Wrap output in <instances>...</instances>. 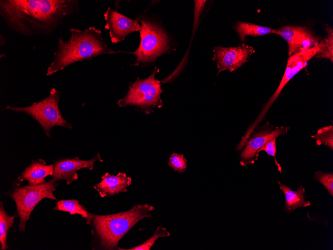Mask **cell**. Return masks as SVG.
I'll return each instance as SVG.
<instances>
[{
	"mask_svg": "<svg viewBox=\"0 0 333 250\" xmlns=\"http://www.w3.org/2000/svg\"><path fill=\"white\" fill-rule=\"evenodd\" d=\"M72 0H0V14L7 25L20 34H51L75 10Z\"/></svg>",
	"mask_w": 333,
	"mask_h": 250,
	"instance_id": "obj_1",
	"label": "cell"
},
{
	"mask_svg": "<svg viewBox=\"0 0 333 250\" xmlns=\"http://www.w3.org/2000/svg\"><path fill=\"white\" fill-rule=\"evenodd\" d=\"M70 31L71 35L68 41L58 38V48L46 75H51L78 61L115 53L104 42L101 31L93 26L84 30L72 28Z\"/></svg>",
	"mask_w": 333,
	"mask_h": 250,
	"instance_id": "obj_2",
	"label": "cell"
},
{
	"mask_svg": "<svg viewBox=\"0 0 333 250\" xmlns=\"http://www.w3.org/2000/svg\"><path fill=\"white\" fill-rule=\"evenodd\" d=\"M155 208L148 204L136 205L126 212L107 215L92 214L89 225L101 249L113 250L119 242L138 222L151 218Z\"/></svg>",
	"mask_w": 333,
	"mask_h": 250,
	"instance_id": "obj_3",
	"label": "cell"
},
{
	"mask_svg": "<svg viewBox=\"0 0 333 250\" xmlns=\"http://www.w3.org/2000/svg\"><path fill=\"white\" fill-rule=\"evenodd\" d=\"M60 94L55 88H52L44 99L33 102L27 107H16L7 106L5 109L15 112H23L36 120L41 126L46 136L50 137L51 129L54 126H61L68 129L72 128L70 123L62 116L59 108Z\"/></svg>",
	"mask_w": 333,
	"mask_h": 250,
	"instance_id": "obj_4",
	"label": "cell"
},
{
	"mask_svg": "<svg viewBox=\"0 0 333 250\" xmlns=\"http://www.w3.org/2000/svg\"><path fill=\"white\" fill-rule=\"evenodd\" d=\"M159 69L155 67L152 74L147 79H138L131 83L127 95L118 102L119 107L135 105L146 113L157 106L162 105L161 94L163 90L160 81L155 76Z\"/></svg>",
	"mask_w": 333,
	"mask_h": 250,
	"instance_id": "obj_5",
	"label": "cell"
},
{
	"mask_svg": "<svg viewBox=\"0 0 333 250\" xmlns=\"http://www.w3.org/2000/svg\"><path fill=\"white\" fill-rule=\"evenodd\" d=\"M57 185L53 178L41 184L24 186L14 189L10 196L16 205L20 232L25 231L26 223L31 212L42 199L47 198L57 200L53 192L55 191Z\"/></svg>",
	"mask_w": 333,
	"mask_h": 250,
	"instance_id": "obj_6",
	"label": "cell"
},
{
	"mask_svg": "<svg viewBox=\"0 0 333 250\" xmlns=\"http://www.w3.org/2000/svg\"><path fill=\"white\" fill-rule=\"evenodd\" d=\"M140 30L141 42L138 49L131 53L137 56L134 65L145 64L155 61L166 52L168 48V40L164 30L148 20H141Z\"/></svg>",
	"mask_w": 333,
	"mask_h": 250,
	"instance_id": "obj_7",
	"label": "cell"
},
{
	"mask_svg": "<svg viewBox=\"0 0 333 250\" xmlns=\"http://www.w3.org/2000/svg\"><path fill=\"white\" fill-rule=\"evenodd\" d=\"M324 47V41L323 39L317 46L307 50L299 51L289 56L283 76L278 88L263 106L255 123L246 134V136H249L256 125L264 119L269 108L279 97L287 83L300 70L307 66L308 61L312 58L322 52Z\"/></svg>",
	"mask_w": 333,
	"mask_h": 250,
	"instance_id": "obj_8",
	"label": "cell"
},
{
	"mask_svg": "<svg viewBox=\"0 0 333 250\" xmlns=\"http://www.w3.org/2000/svg\"><path fill=\"white\" fill-rule=\"evenodd\" d=\"M213 60L216 61L218 73L229 70L233 71L238 69L247 62L255 52L252 46L242 44L237 47H215L213 50Z\"/></svg>",
	"mask_w": 333,
	"mask_h": 250,
	"instance_id": "obj_9",
	"label": "cell"
},
{
	"mask_svg": "<svg viewBox=\"0 0 333 250\" xmlns=\"http://www.w3.org/2000/svg\"><path fill=\"white\" fill-rule=\"evenodd\" d=\"M105 28L109 30L112 43L122 41L130 33L140 31L141 25L137 19H132L108 7L104 14Z\"/></svg>",
	"mask_w": 333,
	"mask_h": 250,
	"instance_id": "obj_10",
	"label": "cell"
},
{
	"mask_svg": "<svg viewBox=\"0 0 333 250\" xmlns=\"http://www.w3.org/2000/svg\"><path fill=\"white\" fill-rule=\"evenodd\" d=\"M102 162L99 153L89 160H81L76 157L74 158L58 159L54 162L53 179L57 181L65 180L67 184L70 185L74 180H77V171L82 168L90 170L94 169V163L97 161Z\"/></svg>",
	"mask_w": 333,
	"mask_h": 250,
	"instance_id": "obj_11",
	"label": "cell"
},
{
	"mask_svg": "<svg viewBox=\"0 0 333 250\" xmlns=\"http://www.w3.org/2000/svg\"><path fill=\"white\" fill-rule=\"evenodd\" d=\"M289 129L288 127H274L271 125L257 132L247 141L246 147L241 154V165L246 166L254 163L258 159L257 153L260 148L268 141L274 137L284 135Z\"/></svg>",
	"mask_w": 333,
	"mask_h": 250,
	"instance_id": "obj_12",
	"label": "cell"
},
{
	"mask_svg": "<svg viewBox=\"0 0 333 250\" xmlns=\"http://www.w3.org/2000/svg\"><path fill=\"white\" fill-rule=\"evenodd\" d=\"M102 180L94 186L102 198L112 196L121 192H127V187L132 184V179L126 173L119 172L117 175L106 173L101 177Z\"/></svg>",
	"mask_w": 333,
	"mask_h": 250,
	"instance_id": "obj_13",
	"label": "cell"
},
{
	"mask_svg": "<svg viewBox=\"0 0 333 250\" xmlns=\"http://www.w3.org/2000/svg\"><path fill=\"white\" fill-rule=\"evenodd\" d=\"M54 173V166L47 165L44 161L39 159L33 161L18 177V181L26 180L29 185H36L45 182L44 178Z\"/></svg>",
	"mask_w": 333,
	"mask_h": 250,
	"instance_id": "obj_14",
	"label": "cell"
},
{
	"mask_svg": "<svg viewBox=\"0 0 333 250\" xmlns=\"http://www.w3.org/2000/svg\"><path fill=\"white\" fill-rule=\"evenodd\" d=\"M280 185V189L283 192L285 197L284 210L287 213H291L297 208L306 207L311 205L309 201L306 200L305 190L303 187L301 186L296 191H294L286 185L278 182Z\"/></svg>",
	"mask_w": 333,
	"mask_h": 250,
	"instance_id": "obj_15",
	"label": "cell"
},
{
	"mask_svg": "<svg viewBox=\"0 0 333 250\" xmlns=\"http://www.w3.org/2000/svg\"><path fill=\"white\" fill-rule=\"evenodd\" d=\"M304 27L285 26L279 29H276L275 34L282 36L289 45V55L300 51L299 39Z\"/></svg>",
	"mask_w": 333,
	"mask_h": 250,
	"instance_id": "obj_16",
	"label": "cell"
},
{
	"mask_svg": "<svg viewBox=\"0 0 333 250\" xmlns=\"http://www.w3.org/2000/svg\"><path fill=\"white\" fill-rule=\"evenodd\" d=\"M234 28L239 35L241 41H244L247 35H265L271 33L275 34L276 32V29L272 28L240 21L237 23Z\"/></svg>",
	"mask_w": 333,
	"mask_h": 250,
	"instance_id": "obj_17",
	"label": "cell"
},
{
	"mask_svg": "<svg viewBox=\"0 0 333 250\" xmlns=\"http://www.w3.org/2000/svg\"><path fill=\"white\" fill-rule=\"evenodd\" d=\"M54 210L69 212L71 215L79 214L85 218L86 224L89 225L92 214L89 213L86 208L76 200L59 201Z\"/></svg>",
	"mask_w": 333,
	"mask_h": 250,
	"instance_id": "obj_18",
	"label": "cell"
},
{
	"mask_svg": "<svg viewBox=\"0 0 333 250\" xmlns=\"http://www.w3.org/2000/svg\"><path fill=\"white\" fill-rule=\"evenodd\" d=\"M14 216H8L5 212L2 202L0 206V242L1 250H6L7 248L6 244L7 234L8 229L13 223Z\"/></svg>",
	"mask_w": 333,
	"mask_h": 250,
	"instance_id": "obj_19",
	"label": "cell"
},
{
	"mask_svg": "<svg viewBox=\"0 0 333 250\" xmlns=\"http://www.w3.org/2000/svg\"><path fill=\"white\" fill-rule=\"evenodd\" d=\"M311 137L316 139L318 145L327 146L333 150V127L332 125L321 127L315 135Z\"/></svg>",
	"mask_w": 333,
	"mask_h": 250,
	"instance_id": "obj_20",
	"label": "cell"
},
{
	"mask_svg": "<svg viewBox=\"0 0 333 250\" xmlns=\"http://www.w3.org/2000/svg\"><path fill=\"white\" fill-rule=\"evenodd\" d=\"M170 236V233L165 228L159 226L157 227L154 235L146 240L142 244L130 249H123L118 248L117 250H150L154 245L156 241L163 237H167Z\"/></svg>",
	"mask_w": 333,
	"mask_h": 250,
	"instance_id": "obj_21",
	"label": "cell"
},
{
	"mask_svg": "<svg viewBox=\"0 0 333 250\" xmlns=\"http://www.w3.org/2000/svg\"><path fill=\"white\" fill-rule=\"evenodd\" d=\"M326 31L327 33V37L324 39V47L322 52L317 54V58H326L329 59L332 62L333 61V29L326 25Z\"/></svg>",
	"mask_w": 333,
	"mask_h": 250,
	"instance_id": "obj_22",
	"label": "cell"
},
{
	"mask_svg": "<svg viewBox=\"0 0 333 250\" xmlns=\"http://www.w3.org/2000/svg\"><path fill=\"white\" fill-rule=\"evenodd\" d=\"M319 42V38L314 36L311 31L306 27L300 39V51L313 48Z\"/></svg>",
	"mask_w": 333,
	"mask_h": 250,
	"instance_id": "obj_23",
	"label": "cell"
},
{
	"mask_svg": "<svg viewBox=\"0 0 333 250\" xmlns=\"http://www.w3.org/2000/svg\"><path fill=\"white\" fill-rule=\"evenodd\" d=\"M168 165L175 171L183 172L187 168V160L183 154L173 153L169 158Z\"/></svg>",
	"mask_w": 333,
	"mask_h": 250,
	"instance_id": "obj_24",
	"label": "cell"
},
{
	"mask_svg": "<svg viewBox=\"0 0 333 250\" xmlns=\"http://www.w3.org/2000/svg\"><path fill=\"white\" fill-rule=\"evenodd\" d=\"M314 178L320 182L327 189L332 197L333 196V174L317 171L315 173Z\"/></svg>",
	"mask_w": 333,
	"mask_h": 250,
	"instance_id": "obj_25",
	"label": "cell"
},
{
	"mask_svg": "<svg viewBox=\"0 0 333 250\" xmlns=\"http://www.w3.org/2000/svg\"><path fill=\"white\" fill-rule=\"evenodd\" d=\"M277 137H274L266 143H265L258 151L257 153V156L258 157L259 153L262 151H264L266 153L272 156L275 159V162L276 166L278 167V170L279 172H281V167L280 164L277 162V160L276 159V140Z\"/></svg>",
	"mask_w": 333,
	"mask_h": 250,
	"instance_id": "obj_26",
	"label": "cell"
},
{
	"mask_svg": "<svg viewBox=\"0 0 333 250\" xmlns=\"http://www.w3.org/2000/svg\"><path fill=\"white\" fill-rule=\"evenodd\" d=\"M4 43H5V39L3 36L2 37V34H0V45L1 46L3 45Z\"/></svg>",
	"mask_w": 333,
	"mask_h": 250,
	"instance_id": "obj_27",
	"label": "cell"
}]
</instances>
